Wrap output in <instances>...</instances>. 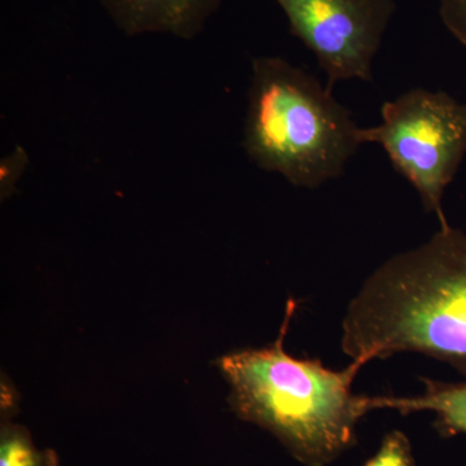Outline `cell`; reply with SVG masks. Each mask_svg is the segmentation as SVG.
<instances>
[{
  "mask_svg": "<svg viewBox=\"0 0 466 466\" xmlns=\"http://www.w3.org/2000/svg\"><path fill=\"white\" fill-rule=\"evenodd\" d=\"M27 167V153L23 147H16L14 152L9 153L0 162V198L7 200L15 192Z\"/></svg>",
  "mask_w": 466,
  "mask_h": 466,
  "instance_id": "obj_10",
  "label": "cell"
},
{
  "mask_svg": "<svg viewBox=\"0 0 466 466\" xmlns=\"http://www.w3.org/2000/svg\"><path fill=\"white\" fill-rule=\"evenodd\" d=\"M361 143L382 147L395 170L415 187L425 210L449 227L443 196L466 153V104L444 91L413 88L386 101L381 122L361 128Z\"/></svg>",
  "mask_w": 466,
  "mask_h": 466,
  "instance_id": "obj_4",
  "label": "cell"
},
{
  "mask_svg": "<svg viewBox=\"0 0 466 466\" xmlns=\"http://www.w3.org/2000/svg\"><path fill=\"white\" fill-rule=\"evenodd\" d=\"M0 466H58V458L52 450H39L25 426L3 420Z\"/></svg>",
  "mask_w": 466,
  "mask_h": 466,
  "instance_id": "obj_8",
  "label": "cell"
},
{
  "mask_svg": "<svg viewBox=\"0 0 466 466\" xmlns=\"http://www.w3.org/2000/svg\"><path fill=\"white\" fill-rule=\"evenodd\" d=\"M420 397H375L373 410H395L401 415L431 410L437 415L435 426L443 435L466 434V382L447 383L424 380Z\"/></svg>",
  "mask_w": 466,
  "mask_h": 466,
  "instance_id": "obj_7",
  "label": "cell"
},
{
  "mask_svg": "<svg viewBox=\"0 0 466 466\" xmlns=\"http://www.w3.org/2000/svg\"><path fill=\"white\" fill-rule=\"evenodd\" d=\"M441 23L466 47V0H440Z\"/></svg>",
  "mask_w": 466,
  "mask_h": 466,
  "instance_id": "obj_11",
  "label": "cell"
},
{
  "mask_svg": "<svg viewBox=\"0 0 466 466\" xmlns=\"http://www.w3.org/2000/svg\"><path fill=\"white\" fill-rule=\"evenodd\" d=\"M343 352L367 364L420 352L466 376V235L444 227L386 260L350 302Z\"/></svg>",
  "mask_w": 466,
  "mask_h": 466,
  "instance_id": "obj_1",
  "label": "cell"
},
{
  "mask_svg": "<svg viewBox=\"0 0 466 466\" xmlns=\"http://www.w3.org/2000/svg\"><path fill=\"white\" fill-rule=\"evenodd\" d=\"M360 130L314 76L281 57L254 58L242 147L257 167L319 188L345 173Z\"/></svg>",
  "mask_w": 466,
  "mask_h": 466,
  "instance_id": "obj_3",
  "label": "cell"
},
{
  "mask_svg": "<svg viewBox=\"0 0 466 466\" xmlns=\"http://www.w3.org/2000/svg\"><path fill=\"white\" fill-rule=\"evenodd\" d=\"M290 33L314 54L332 90L339 82H372L379 54L397 5L394 0H274Z\"/></svg>",
  "mask_w": 466,
  "mask_h": 466,
  "instance_id": "obj_5",
  "label": "cell"
},
{
  "mask_svg": "<svg viewBox=\"0 0 466 466\" xmlns=\"http://www.w3.org/2000/svg\"><path fill=\"white\" fill-rule=\"evenodd\" d=\"M223 0H100L116 29L127 36L167 34L192 41Z\"/></svg>",
  "mask_w": 466,
  "mask_h": 466,
  "instance_id": "obj_6",
  "label": "cell"
},
{
  "mask_svg": "<svg viewBox=\"0 0 466 466\" xmlns=\"http://www.w3.org/2000/svg\"><path fill=\"white\" fill-rule=\"evenodd\" d=\"M296 308L289 299L271 345L223 355L216 366L228 383V404L238 419L269 431L302 464L325 466L354 446L355 429L373 410V398L351 390L366 366L361 361L332 370L320 360L288 354L285 337Z\"/></svg>",
  "mask_w": 466,
  "mask_h": 466,
  "instance_id": "obj_2",
  "label": "cell"
},
{
  "mask_svg": "<svg viewBox=\"0 0 466 466\" xmlns=\"http://www.w3.org/2000/svg\"><path fill=\"white\" fill-rule=\"evenodd\" d=\"M364 466H416L407 435L400 431L386 434L376 455Z\"/></svg>",
  "mask_w": 466,
  "mask_h": 466,
  "instance_id": "obj_9",
  "label": "cell"
}]
</instances>
